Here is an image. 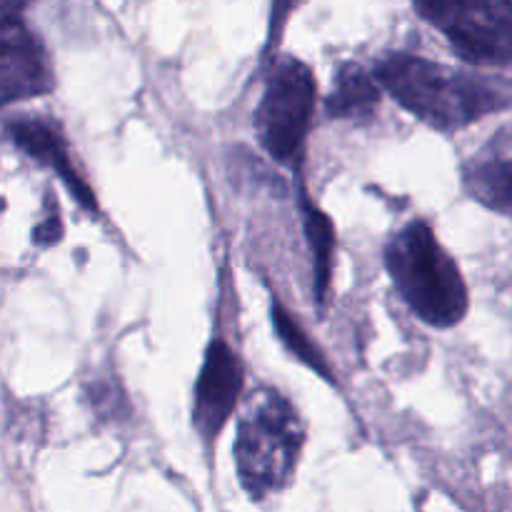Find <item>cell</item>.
Returning <instances> with one entry per match:
<instances>
[{"instance_id": "cell-8", "label": "cell", "mask_w": 512, "mask_h": 512, "mask_svg": "<svg viewBox=\"0 0 512 512\" xmlns=\"http://www.w3.org/2000/svg\"><path fill=\"white\" fill-rule=\"evenodd\" d=\"M8 135L23 153H28L30 158L35 160V163L53 170V173L63 180L65 188L70 190V195H73L83 208L95 213L98 205H95L93 190H90V185L85 183L83 175L78 173V168H75L73 160H70L68 143H65L58 125L50 123V120L45 118H15L8 123Z\"/></svg>"}, {"instance_id": "cell-4", "label": "cell", "mask_w": 512, "mask_h": 512, "mask_svg": "<svg viewBox=\"0 0 512 512\" xmlns=\"http://www.w3.org/2000/svg\"><path fill=\"white\" fill-rule=\"evenodd\" d=\"M315 100L318 88L313 70L298 58H280L270 70L263 100L255 113L258 140L270 158L293 168L303 160Z\"/></svg>"}, {"instance_id": "cell-13", "label": "cell", "mask_w": 512, "mask_h": 512, "mask_svg": "<svg viewBox=\"0 0 512 512\" xmlns=\"http://www.w3.org/2000/svg\"><path fill=\"white\" fill-rule=\"evenodd\" d=\"M60 238H63V225H60L58 213H50L33 233L35 245H40V248H48V245L58 243Z\"/></svg>"}, {"instance_id": "cell-2", "label": "cell", "mask_w": 512, "mask_h": 512, "mask_svg": "<svg viewBox=\"0 0 512 512\" xmlns=\"http://www.w3.org/2000/svg\"><path fill=\"white\" fill-rule=\"evenodd\" d=\"M385 268L400 298L430 328H455L468 313V285L433 228L413 220L385 248Z\"/></svg>"}, {"instance_id": "cell-1", "label": "cell", "mask_w": 512, "mask_h": 512, "mask_svg": "<svg viewBox=\"0 0 512 512\" xmlns=\"http://www.w3.org/2000/svg\"><path fill=\"white\" fill-rule=\"evenodd\" d=\"M375 78L408 113L443 133L512 105V83L465 73L435 60L395 53L375 65Z\"/></svg>"}, {"instance_id": "cell-6", "label": "cell", "mask_w": 512, "mask_h": 512, "mask_svg": "<svg viewBox=\"0 0 512 512\" xmlns=\"http://www.w3.org/2000/svg\"><path fill=\"white\" fill-rule=\"evenodd\" d=\"M0 93L5 103L40 98L53 90V65L38 35L20 15H5L0 33Z\"/></svg>"}, {"instance_id": "cell-3", "label": "cell", "mask_w": 512, "mask_h": 512, "mask_svg": "<svg viewBox=\"0 0 512 512\" xmlns=\"http://www.w3.org/2000/svg\"><path fill=\"white\" fill-rule=\"evenodd\" d=\"M303 420L275 390H258L245 405L235 438V463L253 498L278 493L293 480L303 450Z\"/></svg>"}, {"instance_id": "cell-7", "label": "cell", "mask_w": 512, "mask_h": 512, "mask_svg": "<svg viewBox=\"0 0 512 512\" xmlns=\"http://www.w3.org/2000/svg\"><path fill=\"white\" fill-rule=\"evenodd\" d=\"M243 390V365L225 340H215L205 350L203 368L195 385V428L205 440H213L223 430L233 410L238 408Z\"/></svg>"}, {"instance_id": "cell-14", "label": "cell", "mask_w": 512, "mask_h": 512, "mask_svg": "<svg viewBox=\"0 0 512 512\" xmlns=\"http://www.w3.org/2000/svg\"><path fill=\"white\" fill-rule=\"evenodd\" d=\"M30 3L33 0H0V5H3V18L5 15H20Z\"/></svg>"}, {"instance_id": "cell-10", "label": "cell", "mask_w": 512, "mask_h": 512, "mask_svg": "<svg viewBox=\"0 0 512 512\" xmlns=\"http://www.w3.org/2000/svg\"><path fill=\"white\" fill-rule=\"evenodd\" d=\"M465 190L488 210L512 218V160H490L468 168Z\"/></svg>"}, {"instance_id": "cell-11", "label": "cell", "mask_w": 512, "mask_h": 512, "mask_svg": "<svg viewBox=\"0 0 512 512\" xmlns=\"http://www.w3.org/2000/svg\"><path fill=\"white\" fill-rule=\"evenodd\" d=\"M305 233H308V245L313 253L315 295H318V303H323L328 295L330 275H333V255L338 240H335V228L328 215L310 203H305Z\"/></svg>"}, {"instance_id": "cell-9", "label": "cell", "mask_w": 512, "mask_h": 512, "mask_svg": "<svg viewBox=\"0 0 512 512\" xmlns=\"http://www.w3.org/2000/svg\"><path fill=\"white\" fill-rule=\"evenodd\" d=\"M380 88L375 73H368L360 65L348 63L338 70L333 80V90L328 95V113L333 118L368 120L373 118L380 105Z\"/></svg>"}, {"instance_id": "cell-12", "label": "cell", "mask_w": 512, "mask_h": 512, "mask_svg": "<svg viewBox=\"0 0 512 512\" xmlns=\"http://www.w3.org/2000/svg\"><path fill=\"white\" fill-rule=\"evenodd\" d=\"M273 323H275V330H278V338L283 340V345L295 355V358L303 360V365H308L310 370H315L320 378L333 380V370H330L323 350L308 338V333H305V330L290 318V313L280 303H273Z\"/></svg>"}, {"instance_id": "cell-5", "label": "cell", "mask_w": 512, "mask_h": 512, "mask_svg": "<svg viewBox=\"0 0 512 512\" xmlns=\"http://www.w3.org/2000/svg\"><path fill=\"white\" fill-rule=\"evenodd\" d=\"M455 53L480 68H512V0H413Z\"/></svg>"}]
</instances>
